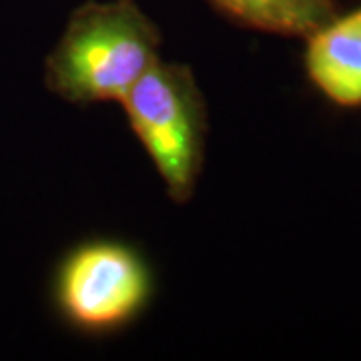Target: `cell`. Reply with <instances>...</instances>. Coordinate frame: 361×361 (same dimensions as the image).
<instances>
[{
  "mask_svg": "<svg viewBox=\"0 0 361 361\" xmlns=\"http://www.w3.org/2000/svg\"><path fill=\"white\" fill-rule=\"evenodd\" d=\"M161 35L135 0H90L47 59V87L68 103L123 101L159 61Z\"/></svg>",
  "mask_w": 361,
  "mask_h": 361,
  "instance_id": "cell-1",
  "label": "cell"
},
{
  "mask_svg": "<svg viewBox=\"0 0 361 361\" xmlns=\"http://www.w3.org/2000/svg\"><path fill=\"white\" fill-rule=\"evenodd\" d=\"M167 195L187 203L205 163V97L187 65L157 61L121 101Z\"/></svg>",
  "mask_w": 361,
  "mask_h": 361,
  "instance_id": "cell-2",
  "label": "cell"
},
{
  "mask_svg": "<svg viewBox=\"0 0 361 361\" xmlns=\"http://www.w3.org/2000/svg\"><path fill=\"white\" fill-rule=\"evenodd\" d=\"M237 25L283 35L310 37L339 11L336 0H209Z\"/></svg>",
  "mask_w": 361,
  "mask_h": 361,
  "instance_id": "cell-5",
  "label": "cell"
},
{
  "mask_svg": "<svg viewBox=\"0 0 361 361\" xmlns=\"http://www.w3.org/2000/svg\"><path fill=\"white\" fill-rule=\"evenodd\" d=\"M153 293L145 259L118 241L73 249L54 279V299L66 322L89 334H111L141 315Z\"/></svg>",
  "mask_w": 361,
  "mask_h": 361,
  "instance_id": "cell-3",
  "label": "cell"
},
{
  "mask_svg": "<svg viewBox=\"0 0 361 361\" xmlns=\"http://www.w3.org/2000/svg\"><path fill=\"white\" fill-rule=\"evenodd\" d=\"M303 65L311 85L343 109L361 106V6L337 13L305 37Z\"/></svg>",
  "mask_w": 361,
  "mask_h": 361,
  "instance_id": "cell-4",
  "label": "cell"
}]
</instances>
